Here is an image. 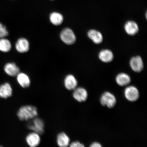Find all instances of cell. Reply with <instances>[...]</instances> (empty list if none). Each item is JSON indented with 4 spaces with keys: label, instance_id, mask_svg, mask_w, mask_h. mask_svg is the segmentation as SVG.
I'll return each instance as SVG.
<instances>
[{
    "label": "cell",
    "instance_id": "obj_1",
    "mask_svg": "<svg viewBox=\"0 0 147 147\" xmlns=\"http://www.w3.org/2000/svg\"><path fill=\"white\" fill-rule=\"evenodd\" d=\"M38 115L37 108L32 105L22 106L18 110L17 115L18 119L22 121L32 120Z\"/></svg>",
    "mask_w": 147,
    "mask_h": 147
},
{
    "label": "cell",
    "instance_id": "obj_2",
    "mask_svg": "<svg viewBox=\"0 0 147 147\" xmlns=\"http://www.w3.org/2000/svg\"><path fill=\"white\" fill-rule=\"evenodd\" d=\"M45 127V123L43 120L37 117L32 119L27 125V127L29 130L35 132L40 135L44 134Z\"/></svg>",
    "mask_w": 147,
    "mask_h": 147
},
{
    "label": "cell",
    "instance_id": "obj_3",
    "mask_svg": "<svg viewBox=\"0 0 147 147\" xmlns=\"http://www.w3.org/2000/svg\"><path fill=\"white\" fill-rule=\"evenodd\" d=\"M102 105L109 108L114 107L117 100L114 95L109 92H105L101 95L100 100Z\"/></svg>",
    "mask_w": 147,
    "mask_h": 147
},
{
    "label": "cell",
    "instance_id": "obj_4",
    "mask_svg": "<svg viewBox=\"0 0 147 147\" xmlns=\"http://www.w3.org/2000/svg\"><path fill=\"white\" fill-rule=\"evenodd\" d=\"M60 38L62 41L67 45H73L76 41V37L74 32L69 28L62 30L61 32Z\"/></svg>",
    "mask_w": 147,
    "mask_h": 147
},
{
    "label": "cell",
    "instance_id": "obj_5",
    "mask_svg": "<svg viewBox=\"0 0 147 147\" xmlns=\"http://www.w3.org/2000/svg\"><path fill=\"white\" fill-rule=\"evenodd\" d=\"M124 94L125 98L130 102H135L138 100L140 93L137 88L133 86H129L125 89Z\"/></svg>",
    "mask_w": 147,
    "mask_h": 147
},
{
    "label": "cell",
    "instance_id": "obj_6",
    "mask_svg": "<svg viewBox=\"0 0 147 147\" xmlns=\"http://www.w3.org/2000/svg\"><path fill=\"white\" fill-rule=\"evenodd\" d=\"M39 134L32 131L29 133L25 138L26 142L29 146L36 147L38 146L41 142Z\"/></svg>",
    "mask_w": 147,
    "mask_h": 147
},
{
    "label": "cell",
    "instance_id": "obj_7",
    "mask_svg": "<svg viewBox=\"0 0 147 147\" xmlns=\"http://www.w3.org/2000/svg\"><path fill=\"white\" fill-rule=\"evenodd\" d=\"M73 91V98L78 102H82L87 100L88 97V93L84 88L82 87H77Z\"/></svg>",
    "mask_w": 147,
    "mask_h": 147
},
{
    "label": "cell",
    "instance_id": "obj_8",
    "mask_svg": "<svg viewBox=\"0 0 147 147\" xmlns=\"http://www.w3.org/2000/svg\"><path fill=\"white\" fill-rule=\"evenodd\" d=\"M64 85L68 90L73 91L78 87V82L74 75H68L64 79Z\"/></svg>",
    "mask_w": 147,
    "mask_h": 147
},
{
    "label": "cell",
    "instance_id": "obj_9",
    "mask_svg": "<svg viewBox=\"0 0 147 147\" xmlns=\"http://www.w3.org/2000/svg\"><path fill=\"white\" fill-rule=\"evenodd\" d=\"M130 65L134 71L137 73L142 71L144 67L142 59L139 56L133 57L130 59Z\"/></svg>",
    "mask_w": 147,
    "mask_h": 147
},
{
    "label": "cell",
    "instance_id": "obj_10",
    "mask_svg": "<svg viewBox=\"0 0 147 147\" xmlns=\"http://www.w3.org/2000/svg\"><path fill=\"white\" fill-rule=\"evenodd\" d=\"M16 76L18 84L22 88L27 89L30 87L31 80L28 75L25 73L20 72Z\"/></svg>",
    "mask_w": 147,
    "mask_h": 147
},
{
    "label": "cell",
    "instance_id": "obj_11",
    "mask_svg": "<svg viewBox=\"0 0 147 147\" xmlns=\"http://www.w3.org/2000/svg\"><path fill=\"white\" fill-rule=\"evenodd\" d=\"M56 142L59 146L67 147L69 146L70 139L67 134L61 132L58 133L57 136Z\"/></svg>",
    "mask_w": 147,
    "mask_h": 147
},
{
    "label": "cell",
    "instance_id": "obj_12",
    "mask_svg": "<svg viewBox=\"0 0 147 147\" xmlns=\"http://www.w3.org/2000/svg\"><path fill=\"white\" fill-rule=\"evenodd\" d=\"M16 48L18 52L24 53L27 52L29 50V45L28 40L24 38L18 39L16 42Z\"/></svg>",
    "mask_w": 147,
    "mask_h": 147
},
{
    "label": "cell",
    "instance_id": "obj_13",
    "mask_svg": "<svg viewBox=\"0 0 147 147\" xmlns=\"http://www.w3.org/2000/svg\"><path fill=\"white\" fill-rule=\"evenodd\" d=\"M13 90L11 86L8 83H5L0 86V97L7 99L12 96Z\"/></svg>",
    "mask_w": 147,
    "mask_h": 147
},
{
    "label": "cell",
    "instance_id": "obj_14",
    "mask_svg": "<svg viewBox=\"0 0 147 147\" xmlns=\"http://www.w3.org/2000/svg\"><path fill=\"white\" fill-rule=\"evenodd\" d=\"M116 82L119 86L124 87L128 85L131 81L129 75L125 73L119 74L116 77Z\"/></svg>",
    "mask_w": 147,
    "mask_h": 147
},
{
    "label": "cell",
    "instance_id": "obj_15",
    "mask_svg": "<svg viewBox=\"0 0 147 147\" xmlns=\"http://www.w3.org/2000/svg\"><path fill=\"white\" fill-rule=\"evenodd\" d=\"M125 30L130 36H134L138 32V26L135 22L129 21L126 22L124 26Z\"/></svg>",
    "mask_w": 147,
    "mask_h": 147
},
{
    "label": "cell",
    "instance_id": "obj_16",
    "mask_svg": "<svg viewBox=\"0 0 147 147\" xmlns=\"http://www.w3.org/2000/svg\"><path fill=\"white\" fill-rule=\"evenodd\" d=\"M5 72L9 76L15 77L20 72V69L15 63H9L6 64L4 67Z\"/></svg>",
    "mask_w": 147,
    "mask_h": 147
},
{
    "label": "cell",
    "instance_id": "obj_17",
    "mask_svg": "<svg viewBox=\"0 0 147 147\" xmlns=\"http://www.w3.org/2000/svg\"><path fill=\"white\" fill-rule=\"evenodd\" d=\"M88 36L95 44H100L103 41L102 34L98 31L94 29L90 30L88 33Z\"/></svg>",
    "mask_w": 147,
    "mask_h": 147
},
{
    "label": "cell",
    "instance_id": "obj_18",
    "mask_svg": "<svg viewBox=\"0 0 147 147\" xmlns=\"http://www.w3.org/2000/svg\"><path fill=\"white\" fill-rule=\"evenodd\" d=\"M98 57L102 62L108 63L113 60V52L109 49H104L100 51Z\"/></svg>",
    "mask_w": 147,
    "mask_h": 147
},
{
    "label": "cell",
    "instance_id": "obj_19",
    "mask_svg": "<svg viewBox=\"0 0 147 147\" xmlns=\"http://www.w3.org/2000/svg\"><path fill=\"white\" fill-rule=\"evenodd\" d=\"M50 20L51 22L53 25L56 26L59 25L63 22V16L60 13L54 12L51 13L50 16Z\"/></svg>",
    "mask_w": 147,
    "mask_h": 147
},
{
    "label": "cell",
    "instance_id": "obj_20",
    "mask_svg": "<svg viewBox=\"0 0 147 147\" xmlns=\"http://www.w3.org/2000/svg\"><path fill=\"white\" fill-rule=\"evenodd\" d=\"M11 49V44L8 39L0 38V51L3 52H8Z\"/></svg>",
    "mask_w": 147,
    "mask_h": 147
},
{
    "label": "cell",
    "instance_id": "obj_21",
    "mask_svg": "<svg viewBox=\"0 0 147 147\" xmlns=\"http://www.w3.org/2000/svg\"><path fill=\"white\" fill-rule=\"evenodd\" d=\"M9 33L6 27L0 23V38H4L8 36Z\"/></svg>",
    "mask_w": 147,
    "mask_h": 147
},
{
    "label": "cell",
    "instance_id": "obj_22",
    "mask_svg": "<svg viewBox=\"0 0 147 147\" xmlns=\"http://www.w3.org/2000/svg\"><path fill=\"white\" fill-rule=\"evenodd\" d=\"M69 146L71 147H84V146L79 141H76L70 143Z\"/></svg>",
    "mask_w": 147,
    "mask_h": 147
},
{
    "label": "cell",
    "instance_id": "obj_23",
    "mask_svg": "<svg viewBox=\"0 0 147 147\" xmlns=\"http://www.w3.org/2000/svg\"><path fill=\"white\" fill-rule=\"evenodd\" d=\"M90 147H101L102 145L100 143L97 142H94L92 143Z\"/></svg>",
    "mask_w": 147,
    "mask_h": 147
}]
</instances>
